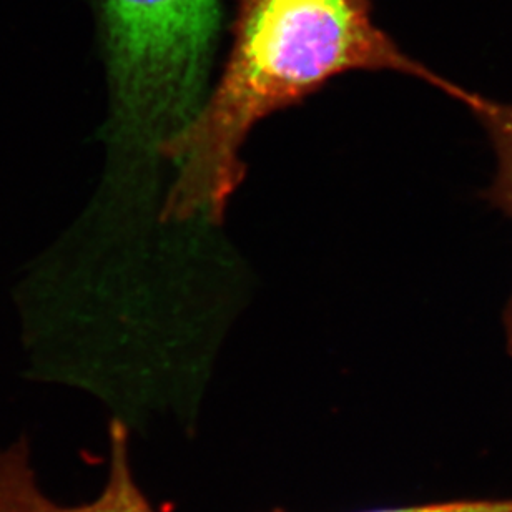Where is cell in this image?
Masks as SVG:
<instances>
[{
	"label": "cell",
	"mask_w": 512,
	"mask_h": 512,
	"mask_svg": "<svg viewBox=\"0 0 512 512\" xmlns=\"http://www.w3.org/2000/svg\"><path fill=\"white\" fill-rule=\"evenodd\" d=\"M459 104H463L484 128L496 155L493 183L486 188L483 198L512 218V104L474 94L471 90H466ZM504 328L512 356V296L504 313Z\"/></svg>",
	"instance_id": "obj_4"
},
{
	"label": "cell",
	"mask_w": 512,
	"mask_h": 512,
	"mask_svg": "<svg viewBox=\"0 0 512 512\" xmlns=\"http://www.w3.org/2000/svg\"><path fill=\"white\" fill-rule=\"evenodd\" d=\"M110 443L109 478L104 491L82 506H62L42 493L24 441L5 449L0 453V512H155L133 479L124 423L114 421Z\"/></svg>",
	"instance_id": "obj_3"
},
{
	"label": "cell",
	"mask_w": 512,
	"mask_h": 512,
	"mask_svg": "<svg viewBox=\"0 0 512 512\" xmlns=\"http://www.w3.org/2000/svg\"><path fill=\"white\" fill-rule=\"evenodd\" d=\"M114 140L155 150L205 100L222 0H92Z\"/></svg>",
	"instance_id": "obj_2"
},
{
	"label": "cell",
	"mask_w": 512,
	"mask_h": 512,
	"mask_svg": "<svg viewBox=\"0 0 512 512\" xmlns=\"http://www.w3.org/2000/svg\"><path fill=\"white\" fill-rule=\"evenodd\" d=\"M396 72L461 102L466 89L411 59L373 20L371 0H238L233 47L213 94L163 143L178 172L165 220H222L245 180L242 147L260 120L346 72Z\"/></svg>",
	"instance_id": "obj_1"
},
{
	"label": "cell",
	"mask_w": 512,
	"mask_h": 512,
	"mask_svg": "<svg viewBox=\"0 0 512 512\" xmlns=\"http://www.w3.org/2000/svg\"><path fill=\"white\" fill-rule=\"evenodd\" d=\"M271 512H285L275 509ZM366 512H512L511 499H461L448 503L424 504L411 508L376 509Z\"/></svg>",
	"instance_id": "obj_5"
}]
</instances>
